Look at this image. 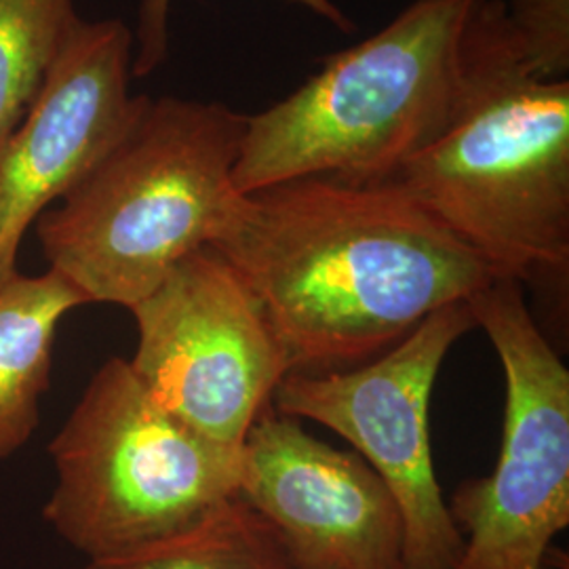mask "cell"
<instances>
[{"label": "cell", "instance_id": "1", "mask_svg": "<svg viewBox=\"0 0 569 569\" xmlns=\"http://www.w3.org/2000/svg\"><path fill=\"white\" fill-rule=\"evenodd\" d=\"M209 244L262 306L289 373L366 363L496 279L390 182L300 178L239 192Z\"/></svg>", "mask_w": 569, "mask_h": 569}, {"label": "cell", "instance_id": "2", "mask_svg": "<svg viewBox=\"0 0 569 569\" xmlns=\"http://www.w3.org/2000/svg\"><path fill=\"white\" fill-rule=\"evenodd\" d=\"M388 182L496 277L568 287L569 81L531 74L502 0L477 2L467 98L456 119Z\"/></svg>", "mask_w": 569, "mask_h": 569}, {"label": "cell", "instance_id": "3", "mask_svg": "<svg viewBox=\"0 0 569 569\" xmlns=\"http://www.w3.org/2000/svg\"><path fill=\"white\" fill-rule=\"evenodd\" d=\"M244 124L222 102L142 96L121 138L37 220L49 268L89 305H138L224 222Z\"/></svg>", "mask_w": 569, "mask_h": 569}, {"label": "cell", "instance_id": "4", "mask_svg": "<svg viewBox=\"0 0 569 569\" xmlns=\"http://www.w3.org/2000/svg\"><path fill=\"white\" fill-rule=\"evenodd\" d=\"M479 0H416L329 56L291 96L247 117L237 192L300 178L385 183L435 142L467 98Z\"/></svg>", "mask_w": 569, "mask_h": 569}, {"label": "cell", "instance_id": "5", "mask_svg": "<svg viewBox=\"0 0 569 569\" xmlns=\"http://www.w3.org/2000/svg\"><path fill=\"white\" fill-rule=\"evenodd\" d=\"M241 448L183 425L108 359L49 446L58 483L42 517L87 561L140 549L237 498Z\"/></svg>", "mask_w": 569, "mask_h": 569}, {"label": "cell", "instance_id": "6", "mask_svg": "<svg viewBox=\"0 0 569 569\" xmlns=\"http://www.w3.org/2000/svg\"><path fill=\"white\" fill-rule=\"evenodd\" d=\"M505 371V427L488 477L448 505L465 538L456 569H545L569 526V371L528 308L523 284L496 277L468 298Z\"/></svg>", "mask_w": 569, "mask_h": 569}, {"label": "cell", "instance_id": "7", "mask_svg": "<svg viewBox=\"0 0 569 569\" xmlns=\"http://www.w3.org/2000/svg\"><path fill=\"white\" fill-rule=\"evenodd\" d=\"M468 302L443 306L363 366L289 373L272 407L348 441L392 493L403 521V569H456L465 538L451 519L430 448V397L451 346L475 329Z\"/></svg>", "mask_w": 569, "mask_h": 569}, {"label": "cell", "instance_id": "8", "mask_svg": "<svg viewBox=\"0 0 569 569\" xmlns=\"http://www.w3.org/2000/svg\"><path fill=\"white\" fill-rule=\"evenodd\" d=\"M129 310L138 327L129 366L146 390L183 425L241 448L289 366L239 272L204 244Z\"/></svg>", "mask_w": 569, "mask_h": 569}, {"label": "cell", "instance_id": "9", "mask_svg": "<svg viewBox=\"0 0 569 569\" xmlns=\"http://www.w3.org/2000/svg\"><path fill=\"white\" fill-rule=\"evenodd\" d=\"M239 498L293 569H403V521L382 479L272 406L244 437Z\"/></svg>", "mask_w": 569, "mask_h": 569}, {"label": "cell", "instance_id": "10", "mask_svg": "<svg viewBox=\"0 0 569 569\" xmlns=\"http://www.w3.org/2000/svg\"><path fill=\"white\" fill-rule=\"evenodd\" d=\"M133 32L121 20L79 18L41 96L0 143V284L18 272L20 244L47 207L61 201L133 119Z\"/></svg>", "mask_w": 569, "mask_h": 569}, {"label": "cell", "instance_id": "11", "mask_svg": "<svg viewBox=\"0 0 569 569\" xmlns=\"http://www.w3.org/2000/svg\"><path fill=\"white\" fill-rule=\"evenodd\" d=\"M84 305L81 291L53 268L39 277L16 272L0 284V460L23 448L39 428L58 327Z\"/></svg>", "mask_w": 569, "mask_h": 569}, {"label": "cell", "instance_id": "12", "mask_svg": "<svg viewBox=\"0 0 569 569\" xmlns=\"http://www.w3.org/2000/svg\"><path fill=\"white\" fill-rule=\"evenodd\" d=\"M81 569H293L277 533L243 498L213 510L203 521L163 540Z\"/></svg>", "mask_w": 569, "mask_h": 569}, {"label": "cell", "instance_id": "13", "mask_svg": "<svg viewBox=\"0 0 569 569\" xmlns=\"http://www.w3.org/2000/svg\"><path fill=\"white\" fill-rule=\"evenodd\" d=\"M79 18L74 0H0V143L41 96Z\"/></svg>", "mask_w": 569, "mask_h": 569}, {"label": "cell", "instance_id": "14", "mask_svg": "<svg viewBox=\"0 0 569 569\" xmlns=\"http://www.w3.org/2000/svg\"><path fill=\"white\" fill-rule=\"evenodd\" d=\"M512 41L531 74L549 81L569 70V0H512L507 4Z\"/></svg>", "mask_w": 569, "mask_h": 569}, {"label": "cell", "instance_id": "15", "mask_svg": "<svg viewBox=\"0 0 569 569\" xmlns=\"http://www.w3.org/2000/svg\"><path fill=\"white\" fill-rule=\"evenodd\" d=\"M173 0H142L140 13H138V28L133 32V42L138 44V51L131 63L133 77H148L152 74L169 53V11ZM321 20L329 21L342 30H350L352 23L345 16V11L333 0H289Z\"/></svg>", "mask_w": 569, "mask_h": 569}, {"label": "cell", "instance_id": "16", "mask_svg": "<svg viewBox=\"0 0 569 569\" xmlns=\"http://www.w3.org/2000/svg\"><path fill=\"white\" fill-rule=\"evenodd\" d=\"M545 569H552V566H549V568H545Z\"/></svg>", "mask_w": 569, "mask_h": 569}]
</instances>
